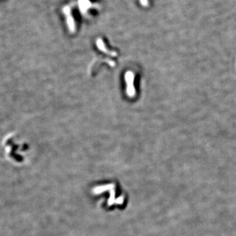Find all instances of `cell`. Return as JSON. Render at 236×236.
Segmentation results:
<instances>
[{
  "instance_id": "6da1fadb",
  "label": "cell",
  "mask_w": 236,
  "mask_h": 236,
  "mask_svg": "<svg viewBox=\"0 0 236 236\" xmlns=\"http://www.w3.org/2000/svg\"><path fill=\"white\" fill-rule=\"evenodd\" d=\"M64 11L65 14L66 15V17L68 18V24H69L70 28L71 29H74V19H73V17H72L71 11H70V8L68 7H65Z\"/></svg>"
},
{
  "instance_id": "7a4b0ae2",
  "label": "cell",
  "mask_w": 236,
  "mask_h": 236,
  "mask_svg": "<svg viewBox=\"0 0 236 236\" xmlns=\"http://www.w3.org/2000/svg\"><path fill=\"white\" fill-rule=\"evenodd\" d=\"M140 4H142L143 6H144V7H146V6H148V0H140Z\"/></svg>"
}]
</instances>
